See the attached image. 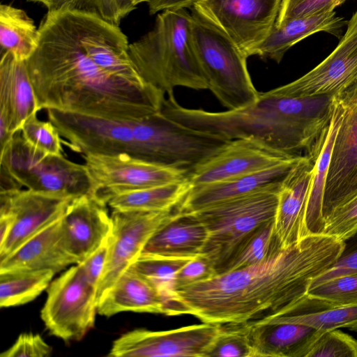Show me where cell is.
I'll list each match as a JSON object with an SVG mask.
<instances>
[{
	"label": "cell",
	"instance_id": "6da1fadb",
	"mask_svg": "<svg viewBox=\"0 0 357 357\" xmlns=\"http://www.w3.org/2000/svg\"><path fill=\"white\" fill-rule=\"evenodd\" d=\"M38 47L26 61L39 111L55 109L114 119L161 111L166 94L126 80L136 69L119 25L75 9L47 10Z\"/></svg>",
	"mask_w": 357,
	"mask_h": 357
},
{
	"label": "cell",
	"instance_id": "ba28073f",
	"mask_svg": "<svg viewBox=\"0 0 357 357\" xmlns=\"http://www.w3.org/2000/svg\"><path fill=\"white\" fill-rule=\"evenodd\" d=\"M40 317L50 333L65 342L79 341L93 328L98 312L97 288L79 264L52 281Z\"/></svg>",
	"mask_w": 357,
	"mask_h": 357
},
{
	"label": "cell",
	"instance_id": "d6986e66",
	"mask_svg": "<svg viewBox=\"0 0 357 357\" xmlns=\"http://www.w3.org/2000/svg\"><path fill=\"white\" fill-rule=\"evenodd\" d=\"M38 111L26 61L9 52L1 54L0 137L20 132L24 121Z\"/></svg>",
	"mask_w": 357,
	"mask_h": 357
},
{
	"label": "cell",
	"instance_id": "9c48e42d",
	"mask_svg": "<svg viewBox=\"0 0 357 357\" xmlns=\"http://www.w3.org/2000/svg\"><path fill=\"white\" fill-rule=\"evenodd\" d=\"M90 195L101 201L119 192L182 181L189 170L137 158L128 154H84Z\"/></svg>",
	"mask_w": 357,
	"mask_h": 357
},
{
	"label": "cell",
	"instance_id": "74e56055",
	"mask_svg": "<svg viewBox=\"0 0 357 357\" xmlns=\"http://www.w3.org/2000/svg\"><path fill=\"white\" fill-rule=\"evenodd\" d=\"M346 0H282L275 26L298 17L334 11Z\"/></svg>",
	"mask_w": 357,
	"mask_h": 357
},
{
	"label": "cell",
	"instance_id": "52a82bcc",
	"mask_svg": "<svg viewBox=\"0 0 357 357\" xmlns=\"http://www.w3.org/2000/svg\"><path fill=\"white\" fill-rule=\"evenodd\" d=\"M280 184L193 212L207 229L202 255L213 263L215 272L250 232L275 219Z\"/></svg>",
	"mask_w": 357,
	"mask_h": 357
},
{
	"label": "cell",
	"instance_id": "9a60e30c",
	"mask_svg": "<svg viewBox=\"0 0 357 357\" xmlns=\"http://www.w3.org/2000/svg\"><path fill=\"white\" fill-rule=\"evenodd\" d=\"M74 198L28 188L0 190V213H8L14 218L11 231L0 246V260L62 217Z\"/></svg>",
	"mask_w": 357,
	"mask_h": 357
},
{
	"label": "cell",
	"instance_id": "836d02e7",
	"mask_svg": "<svg viewBox=\"0 0 357 357\" xmlns=\"http://www.w3.org/2000/svg\"><path fill=\"white\" fill-rule=\"evenodd\" d=\"M204 357H252L245 324H220V331Z\"/></svg>",
	"mask_w": 357,
	"mask_h": 357
},
{
	"label": "cell",
	"instance_id": "d6a6232c",
	"mask_svg": "<svg viewBox=\"0 0 357 357\" xmlns=\"http://www.w3.org/2000/svg\"><path fill=\"white\" fill-rule=\"evenodd\" d=\"M20 132L25 142L35 151L45 155L63 156V139L51 121H41L36 114H33L24 121Z\"/></svg>",
	"mask_w": 357,
	"mask_h": 357
},
{
	"label": "cell",
	"instance_id": "5bb4252c",
	"mask_svg": "<svg viewBox=\"0 0 357 357\" xmlns=\"http://www.w3.org/2000/svg\"><path fill=\"white\" fill-rule=\"evenodd\" d=\"M343 108L335 139L323 203L326 219L357 192V82L337 95Z\"/></svg>",
	"mask_w": 357,
	"mask_h": 357
},
{
	"label": "cell",
	"instance_id": "5b68a950",
	"mask_svg": "<svg viewBox=\"0 0 357 357\" xmlns=\"http://www.w3.org/2000/svg\"><path fill=\"white\" fill-rule=\"evenodd\" d=\"M191 15L194 47L208 89L227 110L255 102L259 92L248 70V55L220 29Z\"/></svg>",
	"mask_w": 357,
	"mask_h": 357
},
{
	"label": "cell",
	"instance_id": "ffe728a7",
	"mask_svg": "<svg viewBox=\"0 0 357 357\" xmlns=\"http://www.w3.org/2000/svg\"><path fill=\"white\" fill-rule=\"evenodd\" d=\"M252 349V357H306L324 331L275 315L244 323Z\"/></svg>",
	"mask_w": 357,
	"mask_h": 357
},
{
	"label": "cell",
	"instance_id": "4dcf8cb0",
	"mask_svg": "<svg viewBox=\"0 0 357 357\" xmlns=\"http://www.w3.org/2000/svg\"><path fill=\"white\" fill-rule=\"evenodd\" d=\"M191 259H165L140 255L129 266L149 281L162 297L165 314H181V307L175 298V277L178 271Z\"/></svg>",
	"mask_w": 357,
	"mask_h": 357
},
{
	"label": "cell",
	"instance_id": "1f68e13d",
	"mask_svg": "<svg viewBox=\"0 0 357 357\" xmlns=\"http://www.w3.org/2000/svg\"><path fill=\"white\" fill-rule=\"evenodd\" d=\"M54 274L51 270L0 273V307L18 306L34 300L48 288Z\"/></svg>",
	"mask_w": 357,
	"mask_h": 357
},
{
	"label": "cell",
	"instance_id": "b9f144b4",
	"mask_svg": "<svg viewBox=\"0 0 357 357\" xmlns=\"http://www.w3.org/2000/svg\"><path fill=\"white\" fill-rule=\"evenodd\" d=\"M110 236L98 248L79 263L88 281L96 288H98L106 264Z\"/></svg>",
	"mask_w": 357,
	"mask_h": 357
},
{
	"label": "cell",
	"instance_id": "603a6c76",
	"mask_svg": "<svg viewBox=\"0 0 357 357\" xmlns=\"http://www.w3.org/2000/svg\"><path fill=\"white\" fill-rule=\"evenodd\" d=\"M208 239L205 225L194 213L175 210L151 236L141 255L165 259H192L202 255Z\"/></svg>",
	"mask_w": 357,
	"mask_h": 357
},
{
	"label": "cell",
	"instance_id": "cb8c5ba5",
	"mask_svg": "<svg viewBox=\"0 0 357 357\" xmlns=\"http://www.w3.org/2000/svg\"><path fill=\"white\" fill-rule=\"evenodd\" d=\"M98 313L111 317L121 312L165 314L163 300L155 287L128 268L99 299Z\"/></svg>",
	"mask_w": 357,
	"mask_h": 357
},
{
	"label": "cell",
	"instance_id": "7a4b0ae2",
	"mask_svg": "<svg viewBox=\"0 0 357 357\" xmlns=\"http://www.w3.org/2000/svg\"><path fill=\"white\" fill-rule=\"evenodd\" d=\"M344 241L309 234L264 261L176 290L182 314L203 323H249L284 310L305 296L312 281L338 259Z\"/></svg>",
	"mask_w": 357,
	"mask_h": 357
},
{
	"label": "cell",
	"instance_id": "484cf974",
	"mask_svg": "<svg viewBox=\"0 0 357 357\" xmlns=\"http://www.w3.org/2000/svg\"><path fill=\"white\" fill-rule=\"evenodd\" d=\"M347 24L335 11L291 20L279 26H274L253 55L280 63L289 48L310 35L324 31L340 38Z\"/></svg>",
	"mask_w": 357,
	"mask_h": 357
},
{
	"label": "cell",
	"instance_id": "44dd1931",
	"mask_svg": "<svg viewBox=\"0 0 357 357\" xmlns=\"http://www.w3.org/2000/svg\"><path fill=\"white\" fill-rule=\"evenodd\" d=\"M301 157L230 179L191 186L176 209L179 212L193 213L276 185Z\"/></svg>",
	"mask_w": 357,
	"mask_h": 357
},
{
	"label": "cell",
	"instance_id": "3957f363",
	"mask_svg": "<svg viewBox=\"0 0 357 357\" xmlns=\"http://www.w3.org/2000/svg\"><path fill=\"white\" fill-rule=\"evenodd\" d=\"M335 96L294 97L283 86L259 93L244 107L208 112L181 106L174 94L166 96L161 112L184 126L229 140L257 138L275 149L298 155L310 152L328 128Z\"/></svg>",
	"mask_w": 357,
	"mask_h": 357
},
{
	"label": "cell",
	"instance_id": "e0dca14e",
	"mask_svg": "<svg viewBox=\"0 0 357 357\" xmlns=\"http://www.w3.org/2000/svg\"><path fill=\"white\" fill-rule=\"evenodd\" d=\"M107 204L89 194L74 198L61 218L64 242L77 264L82 262L110 236L112 217Z\"/></svg>",
	"mask_w": 357,
	"mask_h": 357
},
{
	"label": "cell",
	"instance_id": "ee69618b",
	"mask_svg": "<svg viewBox=\"0 0 357 357\" xmlns=\"http://www.w3.org/2000/svg\"><path fill=\"white\" fill-rule=\"evenodd\" d=\"M132 3L136 6L139 3L146 2L149 3L151 0H131Z\"/></svg>",
	"mask_w": 357,
	"mask_h": 357
},
{
	"label": "cell",
	"instance_id": "ac0fdd59",
	"mask_svg": "<svg viewBox=\"0 0 357 357\" xmlns=\"http://www.w3.org/2000/svg\"><path fill=\"white\" fill-rule=\"evenodd\" d=\"M313 167V160L308 155H302L281 181L275 231L284 248L309 235L305 214Z\"/></svg>",
	"mask_w": 357,
	"mask_h": 357
},
{
	"label": "cell",
	"instance_id": "7402d4cb",
	"mask_svg": "<svg viewBox=\"0 0 357 357\" xmlns=\"http://www.w3.org/2000/svg\"><path fill=\"white\" fill-rule=\"evenodd\" d=\"M61 218L44 227L1 259L0 273L51 270L56 274L70 264H77L64 242Z\"/></svg>",
	"mask_w": 357,
	"mask_h": 357
},
{
	"label": "cell",
	"instance_id": "4fadbf2b",
	"mask_svg": "<svg viewBox=\"0 0 357 357\" xmlns=\"http://www.w3.org/2000/svg\"><path fill=\"white\" fill-rule=\"evenodd\" d=\"M175 210H113L109 253L97 288L98 302L139 257L151 236L172 215Z\"/></svg>",
	"mask_w": 357,
	"mask_h": 357
},
{
	"label": "cell",
	"instance_id": "7c38bea8",
	"mask_svg": "<svg viewBox=\"0 0 357 357\" xmlns=\"http://www.w3.org/2000/svg\"><path fill=\"white\" fill-rule=\"evenodd\" d=\"M298 156L253 137L236 138L192 167L188 178L191 186L208 184L261 171Z\"/></svg>",
	"mask_w": 357,
	"mask_h": 357
},
{
	"label": "cell",
	"instance_id": "d590c367",
	"mask_svg": "<svg viewBox=\"0 0 357 357\" xmlns=\"http://www.w3.org/2000/svg\"><path fill=\"white\" fill-rule=\"evenodd\" d=\"M307 294L340 303H357V273L331 278L309 288Z\"/></svg>",
	"mask_w": 357,
	"mask_h": 357
},
{
	"label": "cell",
	"instance_id": "e575fe53",
	"mask_svg": "<svg viewBox=\"0 0 357 357\" xmlns=\"http://www.w3.org/2000/svg\"><path fill=\"white\" fill-rule=\"evenodd\" d=\"M306 357H357V340L338 328L325 331Z\"/></svg>",
	"mask_w": 357,
	"mask_h": 357
},
{
	"label": "cell",
	"instance_id": "277c9868",
	"mask_svg": "<svg viewBox=\"0 0 357 357\" xmlns=\"http://www.w3.org/2000/svg\"><path fill=\"white\" fill-rule=\"evenodd\" d=\"M192 19L186 8L164 10L150 31L129 44V56L141 77L166 95L177 86L208 89L194 47Z\"/></svg>",
	"mask_w": 357,
	"mask_h": 357
},
{
	"label": "cell",
	"instance_id": "8d00e7d4",
	"mask_svg": "<svg viewBox=\"0 0 357 357\" xmlns=\"http://www.w3.org/2000/svg\"><path fill=\"white\" fill-rule=\"evenodd\" d=\"M357 230V192L326 218L324 234L344 241Z\"/></svg>",
	"mask_w": 357,
	"mask_h": 357
},
{
	"label": "cell",
	"instance_id": "8fae6325",
	"mask_svg": "<svg viewBox=\"0 0 357 357\" xmlns=\"http://www.w3.org/2000/svg\"><path fill=\"white\" fill-rule=\"evenodd\" d=\"M220 331V324L204 323L176 329H135L116 339L109 357H204Z\"/></svg>",
	"mask_w": 357,
	"mask_h": 357
},
{
	"label": "cell",
	"instance_id": "f546056e",
	"mask_svg": "<svg viewBox=\"0 0 357 357\" xmlns=\"http://www.w3.org/2000/svg\"><path fill=\"white\" fill-rule=\"evenodd\" d=\"M282 248L275 231V219L257 227L234 249L216 274L244 268L267 259Z\"/></svg>",
	"mask_w": 357,
	"mask_h": 357
},
{
	"label": "cell",
	"instance_id": "2e32d148",
	"mask_svg": "<svg viewBox=\"0 0 357 357\" xmlns=\"http://www.w3.org/2000/svg\"><path fill=\"white\" fill-rule=\"evenodd\" d=\"M356 82L357 10L333 52L310 71L283 87L294 97L335 96Z\"/></svg>",
	"mask_w": 357,
	"mask_h": 357
},
{
	"label": "cell",
	"instance_id": "ab89813d",
	"mask_svg": "<svg viewBox=\"0 0 357 357\" xmlns=\"http://www.w3.org/2000/svg\"><path fill=\"white\" fill-rule=\"evenodd\" d=\"M216 275L213 263L204 255L190 260L176 273V290L208 280Z\"/></svg>",
	"mask_w": 357,
	"mask_h": 357
},
{
	"label": "cell",
	"instance_id": "d4e9b609",
	"mask_svg": "<svg viewBox=\"0 0 357 357\" xmlns=\"http://www.w3.org/2000/svg\"><path fill=\"white\" fill-rule=\"evenodd\" d=\"M342 114L343 108L337 95H335L330 123L307 153L314 162L305 214V226L309 234H324L326 221L323 214L324 197L333 147Z\"/></svg>",
	"mask_w": 357,
	"mask_h": 357
},
{
	"label": "cell",
	"instance_id": "30bf717a",
	"mask_svg": "<svg viewBox=\"0 0 357 357\" xmlns=\"http://www.w3.org/2000/svg\"><path fill=\"white\" fill-rule=\"evenodd\" d=\"M282 0H197L191 14L228 36L248 56L275 26Z\"/></svg>",
	"mask_w": 357,
	"mask_h": 357
},
{
	"label": "cell",
	"instance_id": "60d3db41",
	"mask_svg": "<svg viewBox=\"0 0 357 357\" xmlns=\"http://www.w3.org/2000/svg\"><path fill=\"white\" fill-rule=\"evenodd\" d=\"M52 347L42 336L33 333H23L1 357H47L52 353Z\"/></svg>",
	"mask_w": 357,
	"mask_h": 357
},
{
	"label": "cell",
	"instance_id": "7bdbcfd3",
	"mask_svg": "<svg viewBox=\"0 0 357 357\" xmlns=\"http://www.w3.org/2000/svg\"><path fill=\"white\" fill-rule=\"evenodd\" d=\"M197 0H151L148 3L149 13L153 15L167 9L189 8Z\"/></svg>",
	"mask_w": 357,
	"mask_h": 357
},
{
	"label": "cell",
	"instance_id": "f35d334b",
	"mask_svg": "<svg viewBox=\"0 0 357 357\" xmlns=\"http://www.w3.org/2000/svg\"><path fill=\"white\" fill-rule=\"evenodd\" d=\"M343 241L344 247L337 261L314 278L310 288L333 278L357 273V230Z\"/></svg>",
	"mask_w": 357,
	"mask_h": 357
},
{
	"label": "cell",
	"instance_id": "4316f807",
	"mask_svg": "<svg viewBox=\"0 0 357 357\" xmlns=\"http://www.w3.org/2000/svg\"><path fill=\"white\" fill-rule=\"evenodd\" d=\"M273 315L324 331L340 328L357 331V303H335L307 293Z\"/></svg>",
	"mask_w": 357,
	"mask_h": 357
},
{
	"label": "cell",
	"instance_id": "83f0119b",
	"mask_svg": "<svg viewBox=\"0 0 357 357\" xmlns=\"http://www.w3.org/2000/svg\"><path fill=\"white\" fill-rule=\"evenodd\" d=\"M191 188L188 178L155 187L114 194L105 203L116 211H165L176 208Z\"/></svg>",
	"mask_w": 357,
	"mask_h": 357
},
{
	"label": "cell",
	"instance_id": "f1b7e54d",
	"mask_svg": "<svg viewBox=\"0 0 357 357\" xmlns=\"http://www.w3.org/2000/svg\"><path fill=\"white\" fill-rule=\"evenodd\" d=\"M40 33L34 21L22 9L0 5L1 54L9 52L20 61H27L36 51Z\"/></svg>",
	"mask_w": 357,
	"mask_h": 357
},
{
	"label": "cell",
	"instance_id": "8992f818",
	"mask_svg": "<svg viewBox=\"0 0 357 357\" xmlns=\"http://www.w3.org/2000/svg\"><path fill=\"white\" fill-rule=\"evenodd\" d=\"M77 197L90 195L84 165L63 157L45 155L17 134L1 148L0 190L22 188Z\"/></svg>",
	"mask_w": 357,
	"mask_h": 357
}]
</instances>
